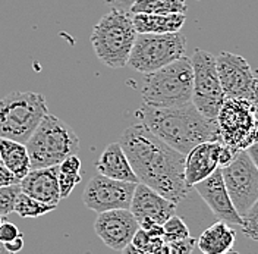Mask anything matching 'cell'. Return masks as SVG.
Instances as JSON below:
<instances>
[{
	"label": "cell",
	"instance_id": "74e56055",
	"mask_svg": "<svg viewBox=\"0 0 258 254\" xmlns=\"http://www.w3.org/2000/svg\"><path fill=\"white\" fill-rule=\"evenodd\" d=\"M0 254H14V253H11V251L5 247V244H3V242H0Z\"/></svg>",
	"mask_w": 258,
	"mask_h": 254
},
{
	"label": "cell",
	"instance_id": "277c9868",
	"mask_svg": "<svg viewBox=\"0 0 258 254\" xmlns=\"http://www.w3.org/2000/svg\"><path fill=\"white\" fill-rule=\"evenodd\" d=\"M192 62L183 56L154 72L145 74L141 95L147 106L175 108L192 101Z\"/></svg>",
	"mask_w": 258,
	"mask_h": 254
},
{
	"label": "cell",
	"instance_id": "60d3db41",
	"mask_svg": "<svg viewBox=\"0 0 258 254\" xmlns=\"http://www.w3.org/2000/svg\"><path fill=\"white\" fill-rule=\"evenodd\" d=\"M2 222H3V218L0 216V225H2Z\"/></svg>",
	"mask_w": 258,
	"mask_h": 254
},
{
	"label": "cell",
	"instance_id": "d6986e66",
	"mask_svg": "<svg viewBox=\"0 0 258 254\" xmlns=\"http://www.w3.org/2000/svg\"><path fill=\"white\" fill-rule=\"evenodd\" d=\"M235 241L236 231L230 225L219 221L200 235L197 247L203 254H225L232 250Z\"/></svg>",
	"mask_w": 258,
	"mask_h": 254
},
{
	"label": "cell",
	"instance_id": "e0dca14e",
	"mask_svg": "<svg viewBox=\"0 0 258 254\" xmlns=\"http://www.w3.org/2000/svg\"><path fill=\"white\" fill-rule=\"evenodd\" d=\"M59 166L31 169L19 182L21 191L35 200L57 206L62 200L59 190Z\"/></svg>",
	"mask_w": 258,
	"mask_h": 254
},
{
	"label": "cell",
	"instance_id": "4316f807",
	"mask_svg": "<svg viewBox=\"0 0 258 254\" xmlns=\"http://www.w3.org/2000/svg\"><path fill=\"white\" fill-rule=\"evenodd\" d=\"M57 181H59V190H60V197L62 200L69 197L74 188L81 182V174L78 175H68L59 172L57 175Z\"/></svg>",
	"mask_w": 258,
	"mask_h": 254
},
{
	"label": "cell",
	"instance_id": "4fadbf2b",
	"mask_svg": "<svg viewBox=\"0 0 258 254\" xmlns=\"http://www.w3.org/2000/svg\"><path fill=\"white\" fill-rule=\"evenodd\" d=\"M140 229L138 221L129 209H117L98 213L94 231L103 244L114 251H122L132 242L135 232Z\"/></svg>",
	"mask_w": 258,
	"mask_h": 254
},
{
	"label": "cell",
	"instance_id": "ac0fdd59",
	"mask_svg": "<svg viewBox=\"0 0 258 254\" xmlns=\"http://www.w3.org/2000/svg\"><path fill=\"white\" fill-rule=\"evenodd\" d=\"M97 172L103 176L112 178L116 181H125V182H135L140 184L138 176L135 175L128 158L122 148L119 141L109 144L104 151L100 155L96 162Z\"/></svg>",
	"mask_w": 258,
	"mask_h": 254
},
{
	"label": "cell",
	"instance_id": "8992f818",
	"mask_svg": "<svg viewBox=\"0 0 258 254\" xmlns=\"http://www.w3.org/2000/svg\"><path fill=\"white\" fill-rule=\"evenodd\" d=\"M48 113L44 95L32 91H12L0 98V138L27 144Z\"/></svg>",
	"mask_w": 258,
	"mask_h": 254
},
{
	"label": "cell",
	"instance_id": "8fae6325",
	"mask_svg": "<svg viewBox=\"0 0 258 254\" xmlns=\"http://www.w3.org/2000/svg\"><path fill=\"white\" fill-rule=\"evenodd\" d=\"M217 74L226 98H245L258 101V80L248 61L241 55L222 52L216 56Z\"/></svg>",
	"mask_w": 258,
	"mask_h": 254
},
{
	"label": "cell",
	"instance_id": "7a4b0ae2",
	"mask_svg": "<svg viewBox=\"0 0 258 254\" xmlns=\"http://www.w3.org/2000/svg\"><path fill=\"white\" fill-rule=\"evenodd\" d=\"M135 116L156 137L183 156L198 144L222 141L217 122L204 118L192 101L175 108H153L143 103Z\"/></svg>",
	"mask_w": 258,
	"mask_h": 254
},
{
	"label": "cell",
	"instance_id": "f35d334b",
	"mask_svg": "<svg viewBox=\"0 0 258 254\" xmlns=\"http://www.w3.org/2000/svg\"><path fill=\"white\" fill-rule=\"evenodd\" d=\"M255 113H257V125H258V101H257V105H255Z\"/></svg>",
	"mask_w": 258,
	"mask_h": 254
},
{
	"label": "cell",
	"instance_id": "83f0119b",
	"mask_svg": "<svg viewBox=\"0 0 258 254\" xmlns=\"http://www.w3.org/2000/svg\"><path fill=\"white\" fill-rule=\"evenodd\" d=\"M195 247H197V239H194L192 237L169 242L170 254H192Z\"/></svg>",
	"mask_w": 258,
	"mask_h": 254
},
{
	"label": "cell",
	"instance_id": "6da1fadb",
	"mask_svg": "<svg viewBox=\"0 0 258 254\" xmlns=\"http://www.w3.org/2000/svg\"><path fill=\"white\" fill-rule=\"evenodd\" d=\"M138 181L179 205L189 192L185 181V156L140 124L128 127L119 138Z\"/></svg>",
	"mask_w": 258,
	"mask_h": 254
},
{
	"label": "cell",
	"instance_id": "836d02e7",
	"mask_svg": "<svg viewBox=\"0 0 258 254\" xmlns=\"http://www.w3.org/2000/svg\"><path fill=\"white\" fill-rule=\"evenodd\" d=\"M5 247L11 251V253H19L21 250H22V247H24V237L22 235H19L18 238H15L14 241H11V242H6L5 244Z\"/></svg>",
	"mask_w": 258,
	"mask_h": 254
},
{
	"label": "cell",
	"instance_id": "44dd1931",
	"mask_svg": "<svg viewBox=\"0 0 258 254\" xmlns=\"http://www.w3.org/2000/svg\"><path fill=\"white\" fill-rule=\"evenodd\" d=\"M0 158L2 163L15 175L19 182L31 171V160L24 143L0 138Z\"/></svg>",
	"mask_w": 258,
	"mask_h": 254
},
{
	"label": "cell",
	"instance_id": "ffe728a7",
	"mask_svg": "<svg viewBox=\"0 0 258 254\" xmlns=\"http://www.w3.org/2000/svg\"><path fill=\"white\" fill-rule=\"evenodd\" d=\"M132 15V14H131ZM186 21L185 14H134L132 22L138 34H167L179 32Z\"/></svg>",
	"mask_w": 258,
	"mask_h": 254
},
{
	"label": "cell",
	"instance_id": "1f68e13d",
	"mask_svg": "<svg viewBox=\"0 0 258 254\" xmlns=\"http://www.w3.org/2000/svg\"><path fill=\"white\" fill-rule=\"evenodd\" d=\"M236 153H238L236 150H233L232 147L223 144V145H222V150H220V155H219V166H220V169L227 166V165L233 160Z\"/></svg>",
	"mask_w": 258,
	"mask_h": 254
},
{
	"label": "cell",
	"instance_id": "d590c367",
	"mask_svg": "<svg viewBox=\"0 0 258 254\" xmlns=\"http://www.w3.org/2000/svg\"><path fill=\"white\" fill-rule=\"evenodd\" d=\"M120 253L122 254H151V253H147V251H143V250H140V248H137V247H135V245H132V244L126 245Z\"/></svg>",
	"mask_w": 258,
	"mask_h": 254
},
{
	"label": "cell",
	"instance_id": "5b68a950",
	"mask_svg": "<svg viewBox=\"0 0 258 254\" xmlns=\"http://www.w3.org/2000/svg\"><path fill=\"white\" fill-rule=\"evenodd\" d=\"M25 145L31 160V169H41L59 166L66 158L77 155L80 138L74 128L47 113Z\"/></svg>",
	"mask_w": 258,
	"mask_h": 254
},
{
	"label": "cell",
	"instance_id": "f546056e",
	"mask_svg": "<svg viewBox=\"0 0 258 254\" xmlns=\"http://www.w3.org/2000/svg\"><path fill=\"white\" fill-rule=\"evenodd\" d=\"M81 166H82V163H81L80 158L77 155H74V156L66 158L59 165V172L68 175H78L81 174Z\"/></svg>",
	"mask_w": 258,
	"mask_h": 254
},
{
	"label": "cell",
	"instance_id": "9a60e30c",
	"mask_svg": "<svg viewBox=\"0 0 258 254\" xmlns=\"http://www.w3.org/2000/svg\"><path fill=\"white\" fill-rule=\"evenodd\" d=\"M129 210L138 221V225L143 221H151L159 225H164L169 218L175 215L176 205L164 198L148 185L140 182L137 184Z\"/></svg>",
	"mask_w": 258,
	"mask_h": 254
},
{
	"label": "cell",
	"instance_id": "5bb4252c",
	"mask_svg": "<svg viewBox=\"0 0 258 254\" xmlns=\"http://www.w3.org/2000/svg\"><path fill=\"white\" fill-rule=\"evenodd\" d=\"M192 188L207 203V206L219 218V221L227 223L230 226H239L241 228L242 216L235 209L232 200H230V195L226 190L220 168L217 171H214L204 181L195 184Z\"/></svg>",
	"mask_w": 258,
	"mask_h": 254
},
{
	"label": "cell",
	"instance_id": "3957f363",
	"mask_svg": "<svg viewBox=\"0 0 258 254\" xmlns=\"http://www.w3.org/2000/svg\"><path fill=\"white\" fill-rule=\"evenodd\" d=\"M138 32L128 11L112 8L101 16L91 32V46L103 65L120 69L128 65Z\"/></svg>",
	"mask_w": 258,
	"mask_h": 254
},
{
	"label": "cell",
	"instance_id": "ba28073f",
	"mask_svg": "<svg viewBox=\"0 0 258 254\" xmlns=\"http://www.w3.org/2000/svg\"><path fill=\"white\" fill-rule=\"evenodd\" d=\"M255 105L245 98H226L216 118L222 143L236 151L248 150L258 141Z\"/></svg>",
	"mask_w": 258,
	"mask_h": 254
},
{
	"label": "cell",
	"instance_id": "30bf717a",
	"mask_svg": "<svg viewBox=\"0 0 258 254\" xmlns=\"http://www.w3.org/2000/svg\"><path fill=\"white\" fill-rule=\"evenodd\" d=\"M222 175L233 206L243 216L258 200V168L248 151L241 150L222 168Z\"/></svg>",
	"mask_w": 258,
	"mask_h": 254
},
{
	"label": "cell",
	"instance_id": "4dcf8cb0",
	"mask_svg": "<svg viewBox=\"0 0 258 254\" xmlns=\"http://www.w3.org/2000/svg\"><path fill=\"white\" fill-rule=\"evenodd\" d=\"M19 184V179L3 163L0 165V187H9Z\"/></svg>",
	"mask_w": 258,
	"mask_h": 254
},
{
	"label": "cell",
	"instance_id": "8d00e7d4",
	"mask_svg": "<svg viewBox=\"0 0 258 254\" xmlns=\"http://www.w3.org/2000/svg\"><path fill=\"white\" fill-rule=\"evenodd\" d=\"M153 254H170V250H169V242H163L160 247H157L156 250H154V253Z\"/></svg>",
	"mask_w": 258,
	"mask_h": 254
},
{
	"label": "cell",
	"instance_id": "7c38bea8",
	"mask_svg": "<svg viewBox=\"0 0 258 254\" xmlns=\"http://www.w3.org/2000/svg\"><path fill=\"white\" fill-rule=\"evenodd\" d=\"M135 188V182L116 181L98 174L93 176L85 185L82 192V203L97 213L129 209Z\"/></svg>",
	"mask_w": 258,
	"mask_h": 254
},
{
	"label": "cell",
	"instance_id": "603a6c76",
	"mask_svg": "<svg viewBox=\"0 0 258 254\" xmlns=\"http://www.w3.org/2000/svg\"><path fill=\"white\" fill-rule=\"evenodd\" d=\"M56 207L57 206H54V205H47L40 200H35L21 191L16 198L14 213L19 215L21 218H40V216H44L50 212H53Z\"/></svg>",
	"mask_w": 258,
	"mask_h": 254
},
{
	"label": "cell",
	"instance_id": "ab89813d",
	"mask_svg": "<svg viewBox=\"0 0 258 254\" xmlns=\"http://www.w3.org/2000/svg\"><path fill=\"white\" fill-rule=\"evenodd\" d=\"M225 254H239V253H238V251H233V250H230V251H227V253H225Z\"/></svg>",
	"mask_w": 258,
	"mask_h": 254
},
{
	"label": "cell",
	"instance_id": "2e32d148",
	"mask_svg": "<svg viewBox=\"0 0 258 254\" xmlns=\"http://www.w3.org/2000/svg\"><path fill=\"white\" fill-rule=\"evenodd\" d=\"M222 141H206L195 145L185 156V181L189 188L209 178L219 166Z\"/></svg>",
	"mask_w": 258,
	"mask_h": 254
},
{
	"label": "cell",
	"instance_id": "d6a6232c",
	"mask_svg": "<svg viewBox=\"0 0 258 254\" xmlns=\"http://www.w3.org/2000/svg\"><path fill=\"white\" fill-rule=\"evenodd\" d=\"M103 2L107 3V5L112 6V8L122 9V11H128L129 12V8L132 6V3H134L135 0H103Z\"/></svg>",
	"mask_w": 258,
	"mask_h": 254
},
{
	"label": "cell",
	"instance_id": "d4e9b609",
	"mask_svg": "<svg viewBox=\"0 0 258 254\" xmlns=\"http://www.w3.org/2000/svg\"><path fill=\"white\" fill-rule=\"evenodd\" d=\"M21 192V185H9V187H0V216L5 218L15 212V203L18 195Z\"/></svg>",
	"mask_w": 258,
	"mask_h": 254
},
{
	"label": "cell",
	"instance_id": "52a82bcc",
	"mask_svg": "<svg viewBox=\"0 0 258 254\" xmlns=\"http://www.w3.org/2000/svg\"><path fill=\"white\" fill-rule=\"evenodd\" d=\"M186 38L182 32L138 34L128 65L137 72L150 74L183 58Z\"/></svg>",
	"mask_w": 258,
	"mask_h": 254
},
{
	"label": "cell",
	"instance_id": "484cf974",
	"mask_svg": "<svg viewBox=\"0 0 258 254\" xmlns=\"http://www.w3.org/2000/svg\"><path fill=\"white\" fill-rule=\"evenodd\" d=\"M241 229L246 238L258 241V200L242 216Z\"/></svg>",
	"mask_w": 258,
	"mask_h": 254
},
{
	"label": "cell",
	"instance_id": "b9f144b4",
	"mask_svg": "<svg viewBox=\"0 0 258 254\" xmlns=\"http://www.w3.org/2000/svg\"><path fill=\"white\" fill-rule=\"evenodd\" d=\"M0 165H2V158H0Z\"/></svg>",
	"mask_w": 258,
	"mask_h": 254
},
{
	"label": "cell",
	"instance_id": "e575fe53",
	"mask_svg": "<svg viewBox=\"0 0 258 254\" xmlns=\"http://www.w3.org/2000/svg\"><path fill=\"white\" fill-rule=\"evenodd\" d=\"M246 151H248V155L251 156L252 162L255 163V166L258 168V141L254 144V145H251V147H249V148H248Z\"/></svg>",
	"mask_w": 258,
	"mask_h": 254
},
{
	"label": "cell",
	"instance_id": "9c48e42d",
	"mask_svg": "<svg viewBox=\"0 0 258 254\" xmlns=\"http://www.w3.org/2000/svg\"><path fill=\"white\" fill-rule=\"evenodd\" d=\"M191 62L194 69V106L209 121H216L225 101V94L217 74L216 56L206 50L195 48Z\"/></svg>",
	"mask_w": 258,
	"mask_h": 254
},
{
	"label": "cell",
	"instance_id": "7402d4cb",
	"mask_svg": "<svg viewBox=\"0 0 258 254\" xmlns=\"http://www.w3.org/2000/svg\"><path fill=\"white\" fill-rule=\"evenodd\" d=\"M186 0H135L129 8V14H185Z\"/></svg>",
	"mask_w": 258,
	"mask_h": 254
},
{
	"label": "cell",
	"instance_id": "f1b7e54d",
	"mask_svg": "<svg viewBox=\"0 0 258 254\" xmlns=\"http://www.w3.org/2000/svg\"><path fill=\"white\" fill-rule=\"evenodd\" d=\"M19 235H22L18 229V226L14 225L9 221H3L0 225V242L6 244V242H11L15 238H18Z\"/></svg>",
	"mask_w": 258,
	"mask_h": 254
},
{
	"label": "cell",
	"instance_id": "cb8c5ba5",
	"mask_svg": "<svg viewBox=\"0 0 258 254\" xmlns=\"http://www.w3.org/2000/svg\"><path fill=\"white\" fill-rule=\"evenodd\" d=\"M164 241L166 242H172V241H177V239H185L191 237V232L186 226V223L183 222L182 218H179L176 215H173L172 218H169L164 225Z\"/></svg>",
	"mask_w": 258,
	"mask_h": 254
}]
</instances>
